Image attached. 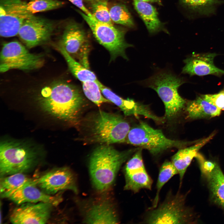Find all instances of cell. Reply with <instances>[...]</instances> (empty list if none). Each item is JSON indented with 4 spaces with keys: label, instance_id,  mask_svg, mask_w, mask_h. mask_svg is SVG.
Segmentation results:
<instances>
[{
    "label": "cell",
    "instance_id": "obj_26",
    "mask_svg": "<svg viewBox=\"0 0 224 224\" xmlns=\"http://www.w3.org/2000/svg\"><path fill=\"white\" fill-rule=\"evenodd\" d=\"M176 174H178V171L171 161H166L163 162L159 169L152 207H156L158 204L160 192L164 185Z\"/></svg>",
    "mask_w": 224,
    "mask_h": 224
},
{
    "label": "cell",
    "instance_id": "obj_30",
    "mask_svg": "<svg viewBox=\"0 0 224 224\" xmlns=\"http://www.w3.org/2000/svg\"><path fill=\"white\" fill-rule=\"evenodd\" d=\"M98 81H88L83 82L82 88L85 95L88 99L100 106L104 103L110 101L102 96L97 83Z\"/></svg>",
    "mask_w": 224,
    "mask_h": 224
},
{
    "label": "cell",
    "instance_id": "obj_27",
    "mask_svg": "<svg viewBox=\"0 0 224 224\" xmlns=\"http://www.w3.org/2000/svg\"><path fill=\"white\" fill-rule=\"evenodd\" d=\"M112 22L129 27H133L134 23L132 16L126 7L121 4H117L109 9Z\"/></svg>",
    "mask_w": 224,
    "mask_h": 224
},
{
    "label": "cell",
    "instance_id": "obj_21",
    "mask_svg": "<svg viewBox=\"0 0 224 224\" xmlns=\"http://www.w3.org/2000/svg\"><path fill=\"white\" fill-rule=\"evenodd\" d=\"M134 7L143 21L149 33L152 35L161 31L168 32L159 18L153 6L148 2L133 0Z\"/></svg>",
    "mask_w": 224,
    "mask_h": 224
},
{
    "label": "cell",
    "instance_id": "obj_32",
    "mask_svg": "<svg viewBox=\"0 0 224 224\" xmlns=\"http://www.w3.org/2000/svg\"><path fill=\"white\" fill-rule=\"evenodd\" d=\"M201 96L220 110H224V89L216 94L202 95Z\"/></svg>",
    "mask_w": 224,
    "mask_h": 224
},
{
    "label": "cell",
    "instance_id": "obj_7",
    "mask_svg": "<svg viewBox=\"0 0 224 224\" xmlns=\"http://www.w3.org/2000/svg\"><path fill=\"white\" fill-rule=\"evenodd\" d=\"M125 142L147 149L154 156L171 148H182L186 143L168 138L161 130L155 129L143 121L130 128Z\"/></svg>",
    "mask_w": 224,
    "mask_h": 224
},
{
    "label": "cell",
    "instance_id": "obj_8",
    "mask_svg": "<svg viewBox=\"0 0 224 224\" xmlns=\"http://www.w3.org/2000/svg\"><path fill=\"white\" fill-rule=\"evenodd\" d=\"M79 12L97 41L109 51L111 60L119 56L128 59L125 50L127 48L133 46L125 41V31L114 27L113 25L99 22L82 12Z\"/></svg>",
    "mask_w": 224,
    "mask_h": 224
},
{
    "label": "cell",
    "instance_id": "obj_9",
    "mask_svg": "<svg viewBox=\"0 0 224 224\" xmlns=\"http://www.w3.org/2000/svg\"><path fill=\"white\" fill-rule=\"evenodd\" d=\"M0 71L4 72L12 69L27 70L41 67L43 56L30 53L18 41L4 44L0 53Z\"/></svg>",
    "mask_w": 224,
    "mask_h": 224
},
{
    "label": "cell",
    "instance_id": "obj_12",
    "mask_svg": "<svg viewBox=\"0 0 224 224\" xmlns=\"http://www.w3.org/2000/svg\"><path fill=\"white\" fill-rule=\"evenodd\" d=\"M54 27L52 21L32 15L24 21L18 35L26 46L30 48L49 40Z\"/></svg>",
    "mask_w": 224,
    "mask_h": 224
},
{
    "label": "cell",
    "instance_id": "obj_17",
    "mask_svg": "<svg viewBox=\"0 0 224 224\" xmlns=\"http://www.w3.org/2000/svg\"><path fill=\"white\" fill-rule=\"evenodd\" d=\"M215 53L194 54L184 60L185 65L181 73L190 76L224 74V71L216 67L214 59Z\"/></svg>",
    "mask_w": 224,
    "mask_h": 224
},
{
    "label": "cell",
    "instance_id": "obj_20",
    "mask_svg": "<svg viewBox=\"0 0 224 224\" xmlns=\"http://www.w3.org/2000/svg\"><path fill=\"white\" fill-rule=\"evenodd\" d=\"M214 135V134H212L190 147L180 149L172 156L171 162L178 171L180 185L187 169L193 158L195 157L199 150L211 139Z\"/></svg>",
    "mask_w": 224,
    "mask_h": 224
},
{
    "label": "cell",
    "instance_id": "obj_11",
    "mask_svg": "<svg viewBox=\"0 0 224 224\" xmlns=\"http://www.w3.org/2000/svg\"><path fill=\"white\" fill-rule=\"evenodd\" d=\"M60 46L72 58L88 68L89 43L84 30L80 25L71 22L66 26Z\"/></svg>",
    "mask_w": 224,
    "mask_h": 224
},
{
    "label": "cell",
    "instance_id": "obj_2",
    "mask_svg": "<svg viewBox=\"0 0 224 224\" xmlns=\"http://www.w3.org/2000/svg\"><path fill=\"white\" fill-rule=\"evenodd\" d=\"M119 151L109 144L96 147L90 156L89 167L92 184L100 192L109 189L121 165L139 148Z\"/></svg>",
    "mask_w": 224,
    "mask_h": 224
},
{
    "label": "cell",
    "instance_id": "obj_10",
    "mask_svg": "<svg viewBox=\"0 0 224 224\" xmlns=\"http://www.w3.org/2000/svg\"><path fill=\"white\" fill-rule=\"evenodd\" d=\"M26 3L21 0H0L1 36L9 37L18 35L24 21L33 15L27 11Z\"/></svg>",
    "mask_w": 224,
    "mask_h": 224
},
{
    "label": "cell",
    "instance_id": "obj_18",
    "mask_svg": "<svg viewBox=\"0 0 224 224\" xmlns=\"http://www.w3.org/2000/svg\"><path fill=\"white\" fill-rule=\"evenodd\" d=\"M84 215V222L87 223L115 224L119 222L114 206L107 199L91 203L86 209Z\"/></svg>",
    "mask_w": 224,
    "mask_h": 224
},
{
    "label": "cell",
    "instance_id": "obj_5",
    "mask_svg": "<svg viewBox=\"0 0 224 224\" xmlns=\"http://www.w3.org/2000/svg\"><path fill=\"white\" fill-rule=\"evenodd\" d=\"M186 194L169 191L163 201L150 208L142 223L146 224H194L197 220L194 212L185 204Z\"/></svg>",
    "mask_w": 224,
    "mask_h": 224
},
{
    "label": "cell",
    "instance_id": "obj_14",
    "mask_svg": "<svg viewBox=\"0 0 224 224\" xmlns=\"http://www.w3.org/2000/svg\"><path fill=\"white\" fill-rule=\"evenodd\" d=\"M195 157L207 182L212 199L224 209V174L220 167L215 162L206 160L198 153Z\"/></svg>",
    "mask_w": 224,
    "mask_h": 224
},
{
    "label": "cell",
    "instance_id": "obj_28",
    "mask_svg": "<svg viewBox=\"0 0 224 224\" xmlns=\"http://www.w3.org/2000/svg\"><path fill=\"white\" fill-rule=\"evenodd\" d=\"M188 9L202 14L208 15L213 12L218 0H180Z\"/></svg>",
    "mask_w": 224,
    "mask_h": 224
},
{
    "label": "cell",
    "instance_id": "obj_25",
    "mask_svg": "<svg viewBox=\"0 0 224 224\" xmlns=\"http://www.w3.org/2000/svg\"><path fill=\"white\" fill-rule=\"evenodd\" d=\"M32 179L23 173L2 177L0 185L1 197L9 198L14 192Z\"/></svg>",
    "mask_w": 224,
    "mask_h": 224
},
{
    "label": "cell",
    "instance_id": "obj_6",
    "mask_svg": "<svg viewBox=\"0 0 224 224\" xmlns=\"http://www.w3.org/2000/svg\"><path fill=\"white\" fill-rule=\"evenodd\" d=\"M91 119L88 137L90 142L110 145L125 142L131 128L121 116L100 111Z\"/></svg>",
    "mask_w": 224,
    "mask_h": 224
},
{
    "label": "cell",
    "instance_id": "obj_33",
    "mask_svg": "<svg viewBox=\"0 0 224 224\" xmlns=\"http://www.w3.org/2000/svg\"><path fill=\"white\" fill-rule=\"evenodd\" d=\"M81 10L82 12L88 16L94 18L91 12L85 6L83 0H68Z\"/></svg>",
    "mask_w": 224,
    "mask_h": 224
},
{
    "label": "cell",
    "instance_id": "obj_23",
    "mask_svg": "<svg viewBox=\"0 0 224 224\" xmlns=\"http://www.w3.org/2000/svg\"><path fill=\"white\" fill-rule=\"evenodd\" d=\"M186 110L189 117L193 119L215 117L219 115L221 111L201 96L188 101Z\"/></svg>",
    "mask_w": 224,
    "mask_h": 224
},
{
    "label": "cell",
    "instance_id": "obj_1",
    "mask_svg": "<svg viewBox=\"0 0 224 224\" xmlns=\"http://www.w3.org/2000/svg\"><path fill=\"white\" fill-rule=\"evenodd\" d=\"M39 100L44 111L58 119L69 121L77 119L84 102L82 95L76 87L62 82L43 88Z\"/></svg>",
    "mask_w": 224,
    "mask_h": 224
},
{
    "label": "cell",
    "instance_id": "obj_19",
    "mask_svg": "<svg viewBox=\"0 0 224 224\" xmlns=\"http://www.w3.org/2000/svg\"><path fill=\"white\" fill-rule=\"evenodd\" d=\"M103 96L119 107L126 116L142 115L150 118L152 113L147 105L130 99H124L114 93L99 81L97 82Z\"/></svg>",
    "mask_w": 224,
    "mask_h": 224
},
{
    "label": "cell",
    "instance_id": "obj_4",
    "mask_svg": "<svg viewBox=\"0 0 224 224\" xmlns=\"http://www.w3.org/2000/svg\"><path fill=\"white\" fill-rule=\"evenodd\" d=\"M40 159L39 152L27 143L10 139L1 142V177L28 172L37 164Z\"/></svg>",
    "mask_w": 224,
    "mask_h": 224
},
{
    "label": "cell",
    "instance_id": "obj_15",
    "mask_svg": "<svg viewBox=\"0 0 224 224\" xmlns=\"http://www.w3.org/2000/svg\"><path fill=\"white\" fill-rule=\"evenodd\" d=\"M16 208L10 218L13 224H45L49 220L52 207L51 203H25Z\"/></svg>",
    "mask_w": 224,
    "mask_h": 224
},
{
    "label": "cell",
    "instance_id": "obj_24",
    "mask_svg": "<svg viewBox=\"0 0 224 224\" xmlns=\"http://www.w3.org/2000/svg\"><path fill=\"white\" fill-rule=\"evenodd\" d=\"M58 49L65 58L70 71L79 80L82 82L88 81H99L92 72L77 62L63 47L60 45Z\"/></svg>",
    "mask_w": 224,
    "mask_h": 224
},
{
    "label": "cell",
    "instance_id": "obj_31",
    "mask_svg": "<svg viewBox=\"0 0 224 224\" xmlns=\"http://www.w3.org/2000/svg\"><path fill=\"white\" fill-rule=\"evenodd\" d=\"M93 2L91 12L94 19L102 23L113 25L107 0H97Z\"/></svg>",
    "mask_w": 224,
    "mask_h": 224
},
{
    "label": "cell",
    "instance_id": "obj_13",
    "mask_svg": "<svg viewBox=\"0 0 224 224\" xmlns=\"http://www.w3.org/2000/svg\"><path fill=\"white\" fill-rule=\"evenodd\" d=\"M35 180L38 187L50 195L66 189L78 192L75 175L67 167L53 169Z\"/></svg>",
    "mask_w": 224,
    "mask_h": 224
},
{
    "label": "cell",
    "instance_id": "obj_16",
    "mask_svg": "<svg viewBox=\"0 0 224 224\" xmlns=\"http://www.w3.org/2000/svg\"><path fill=\"white\" fill-rule=\"evenodd\" d=\"M35 179H32L14 192L9 198L17 204L43 202L58 205L62 201L61 195L52 196L37 187Z\"/></svg>",
    "mask_w": 224,
    "mask_h": 224
},
{
    "label": "cell",
    "instance_id": "obj_34",
    "mask_svg": "<svg viewBox=\"0 0 224 224\" xmlns=\"http://www.w3.org/2000/svg\"><path fill=\"white\" fill-rule=\"evenodd\" d=\"M140 1L147 2H148L157 3L160 4L161 3L160 0H138Z\"/></svg>",
    "mask_w": 224,
    "mask_h": 224
},
{
    "label": "cell",
    "instance_id": "obj_35",
    "mask_svg": "<svg viewBox=\"0 0 224 224\" xmlns=\"http://www.w3.org/2000/svg\"><path fill=\"white\" fill-rule=\"evenodd\" d=\"M85 0L87 1H90L94 2L95 1H97V0Z\"/></svg>",
    "mask_w": 224,
    "mask_h": 224
},
{
    "label": "cell",
    "instance_id": "obj_3",
    "mask_svg": "<svg viewBox=\"0 0 224 224\" xmlns=\"http://www.w3.org/2000/svg\"><path fill=\"white\" fill-rule=\"evenodd\" d=\"M185 82L183 78L169 70L159 69L139 83L156 92L164 105L165 117L170 120L177 117L186 103L178 92L179 88Z\"/></svg>",
    "mask_w": 224,
    "mask_h": 224
},
{
    "label": "cell",
    "instance_id": "obj_29",
    "mask_svg": "<svg viewBox=\"0 0 224 224\" xmlns=\"http://www.w3.org/2000/svg\"><path fill=\"white\" fill-rule=\"evenodd\" d=\"M63 2L57 0H30L26 2V9L30 14L59 8Z\"/></svg>",
    "mask_w": 224,
    "mask_h": 224
},
{
    "label": "cell",
    "instance_id": "obj_22",
    "mask_svg": "<svg viewBox=\"0 0 224 224\" xmlns=\"http://www.w3.org/2000/svg\"><path fill=\"white\" fill-rule=\"evenodd\" d=\"M124 189L134 193L141 189L151 190L153 181L145 168L124 171Z\"/></svg>",
    "mask_w": 224,
    "mask_h": 224
}]
</instances>
